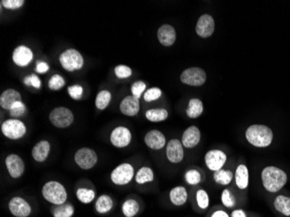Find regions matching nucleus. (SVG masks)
Listing matches in <instances>:
<instances>
[{"label":"nucleus","mask_w":290,"mask_h":217,"mask_svg":"<svg viewBox=\"0 0 290 217\" xmlns=\"http://www.w3.org/2000/svg\"><path fill=\"white\" fill-rule=\"evenodd\" d=\"M287 174L275 166L266 167L262 171L263 186L269 192H278L287 184Z\"/></svg>","instance_id":"obj_1"},{"label":"nucleus","mask_w":290,"mask_h":217,"mask_svg":"<svg viewBox=\"0 0 290 217\" xmlns=\"http://www.w3.org/2000/svg\"><path fill=\"white\" fill-rule=\"evenodd\" d=\"M245 137L255 147L265 148L271 144L274 136L271 128L268 126L254 124L247 128Z\"/></svg>","instance_id":"obj_2"},{"label":"nucleus","mask_w":290,"mask_h":217,"mask_svg":"<svg viewBox=\"0 0 290 217\" xmlns=\"http://www.w3.org/2000/svg\"><path fill=\"white\" fill-rule=\"evenodd\" d=\"M42 195L47 202L55 205L64 204L67 199L65 188L57 181H50L46 183L42 189Z\"/></svg>","instance_id":"obj_3"},{"label":"nucleus","mask_w":290,"mask_h":217,"mask_svg":"<svg viewBox=\"0 0 290 217\" xmlns=\"http://www.w3.org/2000/svg\"><path fill=\"white\" fill-rule=\"evenodd\" d=\"M58 60L62 67L69 72L81 70L85 64L82 54L77 50L72 48L65 50L64 52H62Z\"/></svg>","instance_id":"obj_4"},{"label":"nucleus","mask_w":290,"mask_h":217,"mask_svg":"<svg viewBox=\"0 0 290 217\" xmlns=\"http://www.w3.org/2000/svg\"><path fill=\"white\" fill-rule=\"evenodd\" d=\"M49 119L52 125L57 128H68L73 123V112L70 109L64 106L56 107L51 111Z\"/></svg>","instance_id":"obj_5"},{"label":"nucleus","mask_w":290,"mask_h":217,"mask_svg":"<svg viewBox=\"0 0 290 217\" xmlns=\"http://www.w3.org/2000/svg\"><path fill=\"white\" fill-rule=\"evenodd\" d=\"M1 132L6 138L11 140H18L26 134L27 128L25 123L20 120L12 118L2 123Z\"/></svg>","instance_id":"obj_6"},{"label":"nucleus","mask_w":290,"mask_h":217,"mask_svg":"<svg viewBox=\"0 0 290 217\" xmlns=\"http://www.w3.org/2000/svg\"><path fill=\"white\" fill-rule=\"evenodd\" d=\"M207 79V75L202 68L190 67L183 70L180 76L182 83L189 86H202Z\"/></svg>","instance_id":"obj_7"},{"label":"nucleus","mask_w":290,"mask_h":217,"mask_svg":"<svg viewBox=\"0 0 290 217\" xmlns=\"http://www.w3.org/2000/svg\"><path fill=\"white\" fill-rule=\"evenodd\" d=\"M134 178V168L130 163H122L114 168L110 174V180L118 186H123L132 182Z\"/></svg>","instance_id":"obj_8"},{"label":"nucleus","mask_w":290,"mask_h":217,"mask_svg":"<svg viewBox=\"0 0 290 217\" xmlns=\"http://www.w3.org/2000/svg\"><path fill=\"white\" fill-rule=\"evenodd\" d=\"M76 165L85 170L93 168L98 162V155L91 148H81L74 156Z\"/></svg>","instance_id":"obj_9"},{"label":"nucleus","mask_w":290,"mask_h":217,"mask_svg":"<svg viewBox=\"0 0 290 217\" xmlns=\"http://www.w3.org/2000/svg\"><path fill=\"white\" fill-rule=\"evenodd\" d=\"M132 139V132L125 126L116 127L110 133V143L116 148L127 147L131 144Z\"/></svg>","instance_id":"obj_10"},{"label":"nucleus","mask_w":290,"mask_h":217,"mask_svg":"<svg viewBox=\"0 0 290 217\" xmlns=\"http://www.w3.org/2000/svg\"><path fill=\"white\" fill-rule=\"evenodd\" d=\"M33 52L28 46H19L13 51V61L19 67H27L33 60Z\"/></svg>","instance_id":"obj_11"},{"label":"nucleus","mask_w":290,"mask_h":217,"mask_svg":"<svg viewBox=\"0 0 290 217\" xmlns=\"http://www.w3.org/2000/svg\"><path fill=\"white\" fill-rule=\"evenodd\" d=\"M204 160L209 169L215 172L223 168L226 162L227 156L222 150H212L206 153Z\"/></svg>","instance_id":"obj_12"},{"label":"nucleus","mask_w":290,"mask_h":217,"mask_svg":"<svg viewBox=\"0 0 290 217\" xmlns=\"http://www.w3.org/2000/svg\"><path fill=\"white\" fill-rule=\"evenodd\" d=\"M6 166L10 176L13 178H21L25 172V162L19 155L11 154L6 158Z\"/></svg>","instance_id":"obj_13"},{"label":"nucleus","mask_w":290,"mask_h":217,"mask_svg":"<svg viewBox=\"0 0 290 217\" xmlns=\"http://www.w3.org/2000/svg\"><path fill=\"white\" fill-rule=\"evenodd\" d=\"M215 31V20L210 14H203L196 23V32L199 37L207 38L211 37Z\"/></svg>","instance_id":"obj_14"},{"label":"nucleus","mask_w":290,"mask_h":217,"mask_svg":"<svg viewBox=\"0 0 290 217\" xmlns=\"http://www.w3.org/2000/svg\"><path fill=\"white\" fill-rule=\"evenodd\" d=\"M167 159L172 163H179L184 157L183 145L178 139H171L166 147Z\"/></svg>","instance_id":"obj_15"},{"label":"nucleus","mask_w":290,"mask_h":217,"mask_svg":"<svg viewBox=\"0 0 290 217\" xmlns=\"http://www.w3.org/2000/svg\"><path fill=\"white\" fill-rule=\"evenodd\" d=\"M10 212L16 217H27L31 214V208L25 199L16 196L9 202Z\"/></svg>","instance_id":"obj_16"},{"label":"nucleus","mask_w":290,"mask_h":217,"mask_svg":"<svg viewBox=\"0 0 290 217\" xmlns=\"http://www.w3.org/2000/svg\"><path fill=\"white\" fill-rule=\"evenodd\" d=\"M120 111L125 116H135L138 115L140 110V102L139 99L133 96H127L122 98L119 105Z\"/></svg>","instance_id":"obj_17"},{"label":"nucleus","mask_w":290,"mask_h":217,"mask_svg":"<svg viewBox=\"0 0 290 217\" xmlns=\"http://www.w3.org/2000/svg\"><path fill=\"white\" fill-rule=\"evenodd\" d=\"M157 38L162 46L170 47L174 45L177 39V32L172 25L164 24L157 31Z\"/></svg>","instance_id":"obj_18"},{"label":"nucleus","mask_w":290,"mask_h":217,"mask_svg":"<svg viewBox=\"0 0 290 217\" xmlns=\"http://www.w3.org/2000/svg\"><path fill=\"white\" fill-rule=\"evenodd\" d=\"M201 140V132L196 126H190L185 129L182 137V144L183 147L192 149L196 147Z\"/></svg>","instance_id":"obj_19"},{"label":"nucleus","mask_w":290,"mask_h":217,"mask_svg":"<svg viewBox=\"0 0 290 217\" xmlns=\"http://www.w3.org/2000/svg\"><path fill=\"white\" fill-rule=\"evenodd\" d=\"M144 142L148 147L151 150H159L164 147L166 144V138L162 132L152 129L145 135Z\"/></svg>","instance_id":"obj_20"},{"label":"nucleus","mask_w":290,"mask_h":217,"mask_svg":"<svg viewBox=\"0 0 290 217\" xmlns=\"http://www.w3.org/2000/svg\"><path fill=\"white\" fill-rule=\"evenodd\" d=\"M22 100L21 94L15 89H7L0 96V106L5 110H11L13 104Z\"/></svg>","instance_id":"obj_21"},{"label":"nucleus","mask_w":290,"mask_h":217,"mask_svg":"<svg viewBox=\"0 0 290 217\" xmlns=\"http://www.w3.org/2000/svg\"><path fill=\"white\" fill-rule=\"evenodd\" d=\"M51 151V144L46 140L38 142L31 150V156L37 162H43L47 159Z\"/></svg>","instance_id":"obj_22"},{"label":"nucleus","mask_w":290,"mask_h":217,"mask_svg":"<svg viewBox=\"0 0 290 217\" xmlns=\"http://www.w3.org/2000/svg\"><path fill=\"white\" fill-rule=\"evenodd\" d=\"M171 202L176 206H182L186 202L188 193L184 187L178 186L172 189L170 192Z\"/></svg>","instance_id":"obj_23"},{"label":"nucleus","mask_w":290,"mask_h":217,"mask_svg":"<svg viewBox=\"0 0 290 217\" xmlns=\"http://www.w3.org/2000/svg\"><path fill=\"white\" fill-rule=\"evenodd\" d=\"M235 184L239 189L245 190L248 185V169L244 164H240L235 171Z\"/></svg>","instance_id":"obj_24"},{"label":"nucleus","mask_w":290,"mask_h":217,"mask_svg":"<svg viewBox=\"0 0 290 217\" xmlns=\"http://www.w3.org/2000/svg\"><path fill=\"white\" fill-rule=\"evenodd\" d=\"M202 111H203L202 102L198 98H191L187 108V116H189V118H197L202 115Z\"/></svg>","instance_id":"obj_25"},{"label":"nucleus","mask_w":290,"mask_h":217,"mask_svg":"<svg viewBox=\"0 0 290 217\" xmlns=\"http://www.w3.org/2000/svg\"><path fill=\"white\" fill-rule=\"evenodd\" d=\"M169 113L165 109H150L145 112V116L150 122H159L168 118Z\"/></svg>","instance_id":"obj_26"},{"label":"nucleus","mask_w":290,"mask_h":217,"mask_svg":"<svg viewBox=\"0 0 290 217\" xmlns=\"http://www.w3.org/2000/svg\"><path fill=\"white\" fill-rule=\"evenodd\" d=\"M96 210L100 214H105L109 211L111 210L113 207V201L110 196L107 195H103L99 196L97 202H96Z\"/></svg>","instance_id":"obj_27"},{"label":"nucleus","mask_w":290,"mask_h":217,"mask_svg":"<svg viewBox=\"0 0 290 217\" xmlns=\"http://www.w3.org/2000/svg\"><path fill=\"white\" fill-rule=\"evenodd\" d=\"M111 93L107 90H103L101 92H98V95L95 99V105L97 109L99 110H104L108 107L111 101Z\"/></svg>","instance_id":"obj_28"},{"label":"nucleus","mask_w":290,"mask_h":217,"mask_svg":"<svg viewBox=\"0 0 290 217\" xmlns=\"http://www.w3.org/2000/svg\"><path fill=\"white\" fill-rule=\"evenodd\" d=\"M274 206L275 209L281 214L290 216V198L285 196H278L275 199Z\"/></svg>","instance_id":"obj_29"},{"label":"nucleus","mask_w":290,"mask_h":217,"mask_svg":"<svg viewBox=\"0 0 290 217\" xmlns=\"http://www.w3.org/2000/svg\"><path fill=\"white\" fill-rule=\"evenodd\" d=\"M74 207L70 203L56 205L52 208V214L54 217H71L74 214Z\"/></svg>","instance_id":"obj_30"},{"label":"nucleus","mask_w":290,"mask_h":217,"mask_svg":"<svg viewBox=\"0 0 290 217\" xmlns=\"http://www.w3.org/2000/svg\"><path fill=\"white\" fill-rule=\"evenodd\" d=\"M135 180L139 184H146L150 183L154 180V173L151 168L149 167H143L138 170V173L136 174Z\"/></svg>","instance_id":"obj_31"},{"label":"nucleus","mask_w":290,"mask_h":217,"mask_svg":"<svg viewBox=\"0 0 290 217\" xmlns=\"http://www.w3.org/2000/svg\"><path fill=\"white\" fill-rule=\"evenodd\" d=\"M122 214L126 217H134L139 211V204L134 199H128L122 206Z\"/></svg>","instance_id":"obj_32"},{"label":"nucleus","mask_w":290,"mask_h":217,"mask_svg":"<svg viewBox=\"0 0 290 217\" xmlns=\"http://www.w3.org/2000/svg\"><path fill=\"white\" fill-rule=\"evenodd\" d=\"M213 178L217 184L220 185H228L231 183L233 179V173L230 170H225V169H219L215 171Z\"/></svg>","instance_id":"obj_33"},{"label":"nucleus","mask_w":290,"mask_h":217,"mask_svg":"<svg viewBox=\"0 0 290 217\" xmlns=\"http://www.w3.org/2000/svg\"><path fill=\"white\" fill-rule=\"evenodd\" d=\"M96 194L94 190L86 189V188H80L76 190V197L82 203H90L95 199Z\"/></svg>","instance_id":"obj_34"},{"label":"nucleus","mask_w":290,"mask_h":217,"mask_svg":"<svg viewBox=\"0 0 290 217\" xmlns=\"http://www.w3.org/2000/svg\"><path fill=\"white\" fill-rule=\"evenodd\" d=\"M10 115L15 119H18L19 117L25 116L26 112H27V108L23 102H17L15 104H13V107L11 108L9 110Z\"/></svg>","instance_id":"obj_35"},{"label":"nucleus","mask_w":290,"mask_h":217,"mask_svg":"<svg viewBox=\"0 0 290 217\" xmlns=\"http://www.w3.org/2000/svg\"><path fill=\"white\" fill-rule=\"evenodd\" d=\"M65 85V80L59 74L52 75L48 82V86L52 91H58Z\"/></svg>","instance_id":"obj_36"},{"label":"nucleus","mask_w":290,"mask_h":217,"mask_svg":"<svg viewBox=\"0 0 290 217\" xmlns=\"http://www.w3.org/2000/svg\"><path fill=\"white\" fill-rule=\"evenodd\" d=\"M114 73L117 78L126 79V78H128L132 76V70L127 65L119 64V65H116V67L114 68Z\"/></svg>","instance_id":"obj_37"},{"label":"nucleus","mask_w":290,"mask_h":217,"mask_svg":"<svg viewBox=\"0 0 290 217\" xmlns=\"http://www.w3.org/2000/svg\"><path fill=\"white\" fill-rule=\"evenodd\" d=\"M162 92L161 89H159L157 87H153V88L147 90L146 92H144V101L148 102V103L156 101L162 97Z\"/></svg>","instance_id":"obj_38"},{"label":"nucleus","mask_w":290,"mask_h":217,"mask_svg":"<svg viewBox=\"0 0 290 217\" xmlns=\"http://www.w3.org/2000/svg\"><path fill=\"white\" fill-rule=\"evenodd\" d=\"M185 180L189 185H196L202 180V177L196 169H189L185 173Z\"/></svg>","instance_id":"obj_39"},{"label":"nucleus","mask_w":290,"mask_h":217,"mask_svg":"<svg viewBox=\"0 0 290 217\" xmlns=\"http://www.w3.org/2000/svg\"><path fill=\"white\" fill-rule=\"evenodd\" d=\"M24 83L29 87H33L35 89L40 90L42 87V81L36 74H31L24 78Z\"/></svg>","instance_id":"obj_40"},{"label":"nucleus","mask_w":290,"mask_h":217,"mask_svg":"<svg viewBox=\"0 0 290 217\" xmlns=\"http://www.w3.org/2000/svg\"><path fill=\"white\" fill-rule=\"evenodd\" d=\"M25 4L24 0H2L1 7L10 11H16L21 8Z\"/></svg>","instance_id":"obj_41"},{"label":"nucleus","mask_w":290,"mask_h":217,"mask_svg":"<svg viewBox=\"0 0 290 217\" xmlns=\"http://www.w3.org/2000/svg\"><path fill=\"white\" fill-rule=\"evenodd\" d=\"M145 90H146V83L143 82V81L135 82L132 84V88H131L132 96L135 97V98H138V99H139L142 97V95L144 94V92H145Z\"/></svg>","instance_id":"obj_42"},{"label":"nucleus","mask_w":290,"mask_h":217,"mask_svg":"<svg viewBox=\"0 0 290 217\" xmlns=\"http://www.w3.org/2000/svg\"><path fill=\"white\" fill-rule=\"evenodd\" d=\"M196 201L199 207L202 209H205L209 207L210 199H209L208 194L203 190H199L196 192Z\"/></svg>","instance_id":"obj_43"},{"label":"nucleus","mask_w":290,"mask_h":217,"mask_svg":"<svg viewBox=\"0 0 290 217\" xmlns=\"http://www.w3.org/2000/svg\"><path fill=\"white\" fill-rule=\"evenodd\" d=\"M67 92L68 94L72 99L80 100L82 98L84 88H82V85H79V84H74V85H70V87H68Z\"/></svg>","instance_id":"obj_44"},{"label":"nucleus","mask_w":290,"mask_h":217,"mask_svg":"<svg viewBox=\"0 0 290 217\" xmlns=\"http://www.w3.org/2000/svg\"><path fill=\"white\" fill-rule=\"evenodd\" d=\"M222 202L227 208H233L235 205V199L229 190H223Z\"/></svg>","instance_id":"obj_45"},{"label":"nucleus","mask_w":290,"mask_h":217,"mask_svg":"<svg viewBox=\"0 0 290 217\" xmlns=\"http://www.w3.org/2000/svg\"><path fill=\"white\" fill-rule=\"evenodd\" d=\"M50 70L49 64H47L46 62L37 61L36 64V68H35V71L38 74H45Z\"/></svg>","instance_id":"obj_46"},{"label":"nucleus","mask_w":290,"mask_h":217,"mask_svg":"<svg viewBox=\"0 0 290 217\" xmlns=\"http://www.w3.org/2000/svg\"><path fill=\"white\" fill-rule=\"evenodd\" d=\"M232 217H246V214L244 211L237 209V210L233 211Z\"/></svg>","instance_id":"obj_47"},{"label":"nucleus","mask_w":290,"mask_h":217,"mask_svg":"<svg viewBox=\"0 0 290 217\" xmlns=\"http://www.w3.org/2000/svg\"><path fill=\"white\" fill-rule=\"evenodd\" d=\"M211 217H229V214H227L226 212L223 210H218L215 212L214 214L211 215Z\"/></svg>","instance_id":"obj_48"}]
</instances>
